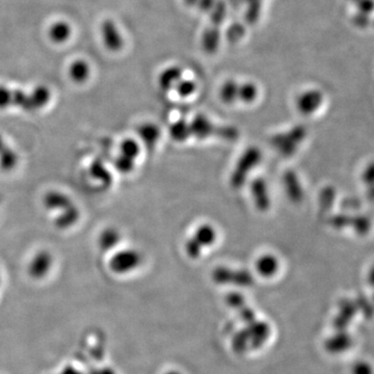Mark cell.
Instances as JSON below:
<instances>
[{"label": "cell", "instance_id": "cell-2", "mask_svg": "<svg viewBox=\"0 0 374 374\" xmlns=\"http://www.w3.org/2000/svg\"><path fill=\"white\" fill-rule=\"evenodd\" d=\"M189 127H191V136L198 138V140H206V138H212V136H218L223 140H236L239 136V130L232 126H218L216 125L214 122L210 121L206 115H197L191 122H189Z\"/></svg>", "mask_w": 374, "mask_h": 374}, {"label": "cell", "instance_id": "cell-6", "mask_svg": "<svg viewBox=\"0 0 374 374\" xmlns=\"http://www.w3.org/2000/svg\"><path fill=\"white\" fill-rule=\"evenodd\" d=\"M214 279L220 284L251 285L253 283V276L247 270H234L228 268H218L214 272Z\"/></svg>", "mask_w": 374, "mask_h": 374}, {"label": "cell", "instance_id": "cell-1", "mask_svg": "<svg viewBox=\"0 0 374 374\" xmlns=\"http://www.w3.org/2000/svg\"><path fill=\"white\" fill-rule=\"evenodd\" d=\"M44 206L47 210L55 212V226L62 230L71 228L77 224L80 212L71 198L59 191H50L44 197Z\"/></svg>", "mask_w": 374, "mask_h": 374}, {"label": "cell", "instance_id": "cell-25", "mask_svg": "<svg viewBox=\"0 0 374 374\" xmlns=\"http://www.w3.org/2000/svg\"><path fill=\"white\" fill-rule=\"evenodd\" d=\"M353 216L346 214H335V216H330L328 218V225L332 228L336 229V230H341V229L349 228L353 225Z\"/></svg>", "mask_w": 374, "mask_h": 374}, {"label": "cell", "instance_id": "cell-23", "mask_svg": "<svg viewBox=\"0 0 374 374\" xmlns=\"http://www.w3.org/2000/svg\"><path fill=\"white\" fill-rule=\"evenodd\" d=\"M91 176L94 179L100 180L106 186L111 183V173L105 169L101 161H96L91 165Z\"/></svg>", "mask_w": 374, "mask_h": 374}, {"label": "cell", "instance_id": "cell-17", "mask_svg": "<svg viewBox=\"0 0 374 374\" xmlns=\"http://www.w3.org/2000/svg\"><path fill=\"white\" fill-rule=\"evenodd\" d=\"M70 77L77 84L86 82L90 76V67L86 62H74L70 67Z\"/></svg>", "mask_w": 374, "mask_h": 374}, {"label": "cell", "instance_id": "cell-26", "mask_svg": "<svg viewBox=\"0 0 374 374\" xmlns=\"http://www.w3.org/2000/svg\"><path fill=\"white\" fill-rule=\"evenodd\" d=\"M176 92L182 98H187V97L191 96L194 93L196 92V84L191 80H180L177 84H176L175 88Z\"/></svg>", "mask_w": 374, "mask_h": 374}, {"label": "cell", "instance_id": "cell-16", "mask_svg": "<svg viewBox=\"0 0 374 374\" xmlns=\"http://www.w3.org/2000/svg\"><path fill=\"white\" fill-rule=\"evenodd\" d=\"M18 160H19V157L11 147L6 144L3 150L0 151V167L3 171H12L15 169L16 165H18Z\"/></svg>", "mask_w": 374, "mask_h": 374}, {"label": "cell", "instance_id": "cell-15", "mask_svg": "<svg viewBox=\"0 0 374 374\" xmlns=\"http://www.w3.org/2000/svg\"><path fill=\"white\" fill-rule=\"evenodd\" d=\"M98 241L101 249L107 251V250L113 249L115 245H119L121 241V234L117 229L109 227L100 233Z\"/></svg>", "mask_w": 374, "mask_h": 374}, {"label": "cell", "instance_id": "cell-31", "mask_svg": "<svg viewBox=\"0 0 374 374\" xmlns=\"http://www.w3.org/2000/svg\"><path fill=\"white\" fill-rule=\"evenodd\" d=\"M5 146H6L5 140H3V135L0 134V151L3 150V148Z\"/></svg>", "mask_w": 374, "mask_h": 374}, {"label": "cell", "instance_id": "cell-10", "mask_svg": "<svg viewBox=\"0 0 374 374\" xmlns=\"http://www.w3.org/2000/svg\"><path fill=\"white\" fill-rule=\"evenodd\" d=\"M256 272L263 278H272L276 276L280 270V262L276 256L272 254H264L260 256L255 262Z\"/></svg>", "mask_w": 374, "mask_h": 374}, {"label": "cell", "instance_id": "cell-19", "mask_svg": "<svg viewBox=\"0 0 374 374\" xmlns=\"http://www.w3.org/2000/svg\"><path fill=\"white\" fill-rule=\"evenodd\" d=\"M336 199V191L332 186H326L319 196V208L321 214H326L332 209Z\"/></svg>", "mask_w": 374, "mask_h": 374}, {"label": "cell", "instance_id": "cell-29", "mask_svg": "<svg viewBox=\"0 0 374 374\" xmlns=\"http://www.w3.org/2000/svg\"><path fill=\"white\" fill-rule=\"evenodd\" d=\"M364 182L372 185V181H373V167L370 165L369 167L366 169L365 173L363 175Z\"/></svg>", "mask_w": 374, "mask_h": 374}, {"label": "cell", "instance_id": "cell-27", "mask_svg": "<svg viewBox=\"0 0 374 374\" xmlns=\"http://www.w3.org/2000/svg\"><path fill=\"white\" fill-rule=\"evenodd\" d=\"M115 167L121 173H131L133 171L134 167H135V160H132V159L127 158V157L119 155L117 159H115Z\"/></svg>", "mask_w": 374, "mask_h": 374}, {"label": "cell", "instance_id": "cell-22", "mask_svg": "<svg viewBox=\"0 0 374 374\" xmlns=\"http://www.w3.org/2000/svg\"><path fill=\"white\" fill-rule=\"evenodd\" d=\"M258 90L254 84H245L239 86V100L245 104H251L257 99Z\"/></svg>", "mask_w": 374, "mask_h": 374}, {"label": "cell", "instance_id": "cell-12", "mask_svg": "<svg viewBox=\"0 0 374 374\" xmlns=\"http://www.w3.org/2000/svg\"><path fill=\"white\" fill-rule=\"evenodd\" d=\"M53 264V256L47 251H41L36 254L30 264V272L32 276L42 277L50 270Z\"/></svg>", "mask_w": 374, "mask_h": 374}, {"label": "cell", "instance_id": "cell-21", "mask_svg": "<svg viewBox=\"0 0 374 374\" xmlns=\"http://www.w3.org/2000/svg\"><path fill=\"white\" fill-rule=\"evenodd\" d=\"M181 80V72L179 69H169L165 71L160 77V86L165 91L175 88L176 84Z\"/></svg>", "mask_w": 374, "mask_h": 374}, {"label": "cell", "instance_id": "cell-5", "mask_svg": "<svg viewBox=\"0 0 374 374\" xmlns=\"http://www.w3.org/2000/svg\"><path fill=\"white\" fill-rule=\"evenodd\" d=\"M142 262V256L140 252L135 250H123L118 252L111 258L109 265L115 272L123 274V272H131L135 270Z\"/></svg>", "mask_w": 374, "mask_h": 374}, {"label": "cell", "instance_id": "cell-7", "mask_svg": "<svg viewBox=\"0 0 374 374\" xmlns=\"http://www.w3.org/2000/svg\"><path fill=\"white\" fill-rule=\"evenodd\" d=\"M251 194L258 212H266L270 210L272 201H270V191H268L265 180L262 178L254 179L251 183Z\"/></svg>", "mask_w": 374, "mask_h": 374}, {"label": "cell", "instance_id": "cell-20", "mask_svg": "<svg viewBox=\"0 0 374 374\" xmlns=\"http://www.w3.org/2000/svg\"><path fill=\"white\" fill-rule=\"evenodd\" d=\"M221 100L225 104H233L239 100V86L236 82H227L226 84L221 88Z\"/></svg>", "mask_w": 374, "mask_h": 374}, {"label": "cell", "instance_id": "cell-24", "mask_svg": "<svg viewBox=\"0 0 374 374\" xmlns=\"http://www.w3.org/2000/svg\"><path fill=\"white\" fill-rule=\"evenodd\" d=\"M351 228L355 230V232L357 233V234L361 235V236L367 235L368 232H369L370 228H371V222H370V218H368V216H363V214H359V216H353Z\"/></svg>", "mask_w": 374, "mask_h": 374}, {"label": "cell", "instance_id": "cell-3", "mask_svg": "<svg viewBox=\"0 0 374 374\" xmlns=\"http://www.w3.org/2000/svg\"><path fill=\"white\" fill-rule=\"evenodd\" d=\"M262 152L257 147H250L239 157L234 169L230 176V185L232 189H241L245 186L250 174L259 165Z\"/></svg>", "mask_w": 374, "mask_h": 374}, {"label": "cell", "instance_id": "cell-8", "mask_svg": "<svg viewBox=\"0 0 374 374\" xmlns=\"http://www.w3.org/2000/svg\"><path fill=\"white\" fill-rule=\"evenodd\" d=\"M324 102L320 91L312 90L301 94L297 100V109L303 115H311L319 109Z\"/></svg>", "mask_w": 374, "mask_h": 374}, {"label": "cell", "instance_id": "cell-28", "mask_svg": "<svg viewBox=\"0 0 374 374\" xmlns=\"http://www.w3.org/2000/svg\"><path fill=\"white\" fill-rule=\"evenodd\" d=\"M202 251H203V249H202L201 245L193 237L187 239L185 243V252L191 259H198L201 256Z\"/></svg>", "mask_w": 374, "mask_h": 374}, {"label": "cell", "instance_id": "cell-9", "mask_svg": "<svg viewBox=\"0 0 374 374\" xmlns=\"http://www.w3.org/2000/svg\"><path fill=\"white\" fill-rule=\"evenodd\" d=\"M283 184H284L287 197L292 203L299 204L303 202V198H305V191H303L301 180L295 171H285L284 176H283Z\"/></svg>", "mask_w": 374, "mask_h": 374}, {"label": "cell", "instance_id": "cell-30", "mask_svg": "<svg viewBox=\"0 0 374 374\" xmlns=\"http://www.w3.org/2000/svg\"><path fill=\"white\" fill-rule=\"evenodd\" d=\"M355 374H370L367 365H359L355 367Z\"/></svg>", "mask_w": 374, "mask_h": 374}, {"label": "cell", "instance_id": "cell-32", "mask_svg": "<svg viewBox=\"0 0 374 374\" xmlns=\"http://www.w3.org/2000/svg\"><path fill=\"white\" fill-rule=\"evenodd\" d=\"M173 374H178V373H173Z\"/></svg>", "mask_w": 374, "mask_h": 374}, {"label": "cell", "instance_id": "cell-11", "mask_svg": "<svg viewBox=\"0 0 374 374\" xmlns=\"http://www.w3.org/2000/svg\"><path fill=\"white\" fill-rule=\"evenodd\" d=\"M138 134L140 142L148 148L152 149L160 140L161 130L156 124L147 122V123L140 124V127L138 128Z\"/></svg>", "mask_w": 374, "mask_h": 374}, {"label": "cell", "instance_id": "cell-4", "mask_svg": "<svg viewBox=\"0 0 374 374\" xmlns=\"http://www.w3.org/2000/svg\"><path fill=\"white\" fill-rule=\"evenodd\" d=\"M307 136V128L305 126H295L284 133L272 136V144L282 156H293L299 150L301 142Z\"/></svg>", "mask_w": 374, "mask_h": 374}, {"label": "cell", "instance_id": "cell-18", "mask_svg": "<svg viewBox=\"0 0 374 374\" xmlns=\"http://www.w3.org/2000/svg\"><path fill=\"white\" fill-rule=\"evenodd\" d=\"M140 154V144L133 138H126L120 146V155L136 160Z\"/></svg>", "mask_w": 374, "mask_h": 374}, {"label": "cell", "instance_id": "cell-14", "mask_svg": "<svg viewBox=\"0 0 374 374\" xmlns=\"http://www.w3.org/2000/svg\"><path fill=\"white\" fill-rule=\"evenodd\" d=\"M169 136L177 142H184L191 136L189 122L179 119L173 122L169 128Z\"/></svg>", "mask_w": 374, "mask_h": 374}, {"label": "cell", "instance_id": "cell-13", "mask_svg": "<svg viewBox=\"0 0 374 374\" xmlns=\"http://www.w3.org/2000/svg\"><path fill=\"white\" fill-rule=\"evenodd\" d=\"M191 237L201 245L202 249H204V247H209L214 245L218 234H216L214 226L209 224H204L198 227L197 230L195 231Z\"/></svg>", "mask_w": 374, "mask_h": 374}]
</instances>
